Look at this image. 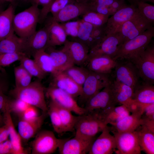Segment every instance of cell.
<instances>
[{
	"label": "cell",
	"mask_w": 154,
	"mask_h": 154,
	"mask_svg": "<svg viewBox=\"0 0 154 154\" xmlns=\"http://www.w3.org/2000/svg\"><path fill=\"white\" fill-rule=\"evenodd\" d=\"M38 6L36 3L33 4L27 9L15 15L13 21V29L19 37L26 38L36 31L40 15Z\"/></svg>",
	"instance_id": "cell-1"
},
{
	"label": "cell",
	"mask_w": 154,
	"mask_h": 154,
	"mask_svg": "<svg viewBox=\"0 0 154 154\" xmlns=\"http://www.w3.org/2000/svg\"><path fill=\"white\" fill-rule=\"evenodd\" d=\"M14 98L20 99L47 114L48 107L45 98L44 90L40 80L31 82L27 86L15 88L10 92Z\"/></svg>",
	"instance_id": "cell-2"
},
{
	"label": "cell",
	"mask_w": 154,
	"mask_h": 154,
	"mask_svg": "<svg viewBox=\"0 0 154 154\" xmlns=\"http://www.w3.org/2000/svg\"><path fill=\"white\" fill-rule=\"evenodd\" d=\"M107 125L98 111L85 113L77 116L74 127L75 135L86 139L92 138Z\"/></svg>",
	"instance_id": "cell-3"
},
{
	"label": "cell",
	"mask_w": 154,
	"mask_h": 154,
	"mask_svg": "<svg viewBox=\"0 0 154 154\" xmlns=\"http://www.w3.org/2000/svg\"><path fill=\"white\" fill-rule=\"evenodd\" d=\"M154 36L152 26L141 34L121 44L114 59L130 60L146 48Z\"/></svg>",
	"instance_id": "cell-4"
},
{
	"label": "cell",
	"mask_w": 154,
	"mask_h": 154,
	"mask_svg": "<svg viewBox=\"0 0 154 154\" xmlns=\"http://www.w3.org/2000/svg\"><path fill=\"white\" fill-rule=\"evenodd\" d=\"M90 71L82 86L81 94L78 97V104L81 106L84 105L88 100L109 85L112 81L108 74Z\"/></svg>",
	"instance_id": "cell-5"
},
{
	"label": "cell",
	"mask_w": 154,
	"mask_h": 154,
	"mask_svg": "<svg viewBox=\"0 0 154 154\" xmlns=\"http://www.w3.org/2000/svg\"><path fill=\"white\" fill-rule=\"evenodd\" d=\"M130 61L137 69L139 77L145 82L154 83V47L148 46Z\"/></svg>",
	"instance_id": "cell-6"
},
{
	"label": "cell",
	"mask_w": 154,
	"mask_h": 154,
	"mask_svg": "<svg viewBox=\"0 0 154 154\" xmlns=\"http://www.w3.org/2000/svg\"><path fill=\"white\" fill-rule=\"evenodd\" d=\"M152 26L151 24L138 11L121 26L117 33L119 35L122 44L141 34Z\"/></svg>",
	"instance_id": "cell-7"
},
{
	"label": "cell",
	"mask_w": 154,
	"mask_h": 154,
	"mask_svg": "<svg viewBox=\"0 0 154 154\" xmlns=\"http://www.w3.org/2000/svg\"><path fill=\"white\" fill-rule=\"evenodd\" d=\"M63 140L57 138L51 131L46 130L39 131L32 142L31 154L53 153L58 148Z\"/></svg>",
	"instance_id": "cell-8"
},
{
	"label": "cell",
	"mask_w": 154,
	"mask_h": 154,
	"mask_svg": "<svg viewBox=\"0 0 154 154\" xmlns=\"http://www.w3.org/2000/svg\"><path fill=\"white\" fill-rule=\"evenodd\" d=\"M111 83L88 100L83 107L85 113L93 111L105 110L116 106L117 103L112 91Z\"/></svg>",
	"instance_id": "cell-9"
},
{
	"label": "cell",
	"mask_w": 154,
	"mask_h": 154,
	"mask_svg": "<svg viewBox=\"0 0 154 154\" xmlns=\"http://www.w3.org/2000/svg\"><path fill=\"white\" fill-rule=\"evenodd\" d=\"M46 95L50 100L61 107L80 115L86 113L70 95L58 88L50 85L46 90Z\"/></svg>",
	"instance_id": "cell-10"
},
{
	"label": "cell",
	"mask_w": 154,
	"mask_h": 154,
	"mask_svg": "<svg viewBox=\"0 0 154 154\" xmlns=\"http://www.w3.org/2000/svg\"><path fill=\"white\" fill-rule=\"evenodd\" d=\"M111 87L113 95L117 103L125 106L130 113L139 110V104L133 100L134 90L116 79L111 81Z\"/></svg>",
	"instance_id": "cell-11"
},
{
	"label": "cell",
	"mask_w": 154,
	"mask_h": 154,
	"mask_svg": "<svg viewBox=\"0 0 154 154\" xmlns=\"http://www.w3.org/2000/svg\"><path fill=\"white\" fill-rule=\"evenodd\" d=\"M116 142L115 153L119 154H140V146L136 131L114 133Z\"/></svg>",
	"instance_id": "cell-12"
},
{
	"label": "cell",
	"mask_w": 154,
	"mask_h": 154,
	"mask_svg": "<svg viewBox=\"0 0 154 154\" xmlns=\"http://www.w3.org/2000/svg\"><path fill=\"white\" fill-rule=\"evenodd\" d=\"M121 44L120 37L117 33L107 35L99 44L90 50L88 59L102 55L114 59Z\"/></svg>",
	"instance_id": "cell-13"
},
{
	"label": "cell",
	"mask_w": 154,
	"mask_h": 154,
	"mask_svg": "<svg viewBox=\"0 0 154 154\" xmlns=\"http://www.w3.org/2000/svg\"><path fill=\"white\" fill-rule=\"evenodd\" d=\"M24 52L29 56L33 54L39 50H45L49 46L48 28L46 25L27 38L23 39Z\"/></svg>",
	"instance_id": "cell-14"
},
{
	"label": "cell",
	"mask_w": 154,
	"mask_h": 154,
	"mask_svg": "<svg viewBox=\"0 0 154 154\" xmlns=\"http://www.w3.org/2000/svg\"><path fill=\"white\" fill-rule=\"evenodd\" d=\"M118 62L115 68L116 79L134 90L139 84L138 71L130 60Z\"/></svg>",
	"instance_id": "cell-15"
},
{
	"label": "cell",
	"mask_w": 154,
	"mask_h": 154,
	"mask_svg": "<svg viewBox=\"0 0 154 154\" xmlns=\"http://www.w3.org/2000/svg\"><path fill=\"white\" fill-rule=\"evenodd\" d=\"M94 138L86 139L75 135L70 139H63L58 147L60 154H86L88 153Z\"/></svg>",
	"instance_id": "cell-16"
},
{
	"label": "cell",
	"mask_w": 154,
	"mask_h": 154,
	"mask_svg": "<svg viewBox=\"0 0 154 154\" xmlns=\"http://www.w3.org/2000/svg\"><path fill=\"white\" fill-rule=\"evenodd\" d=\"M110 127L107 125L101 133L92 143L88 154H112L116 149V140L111 134Z\"/></svg>",
	"instance_id": "cell-17"
},
{
	"label": "cell",
	"mask_w": 154,
	"mask_h": 154,
	"mask_svg": "<svg viewBox=\"0 0 154 154\" xmlns=\"http://www.w3.org/2000/svg\"><path fill=\"white\" fill-rule=\"evenodd\" d=\"M138 11L133 4L126 5L108 18L106 23V35L117 33L120 27Z\"/></svg>",
	"instance_id": "cell-18"
},
{
	"label": "cell",
	"mask_w": 154,
	"mask_h": 154,
	"mask_svg": "<svg viewBox=\"0 0 154 154\" xmlns=\"http://www.w3.org/2000/svg\"><path fill=\"white\" fill-rule=\"evenodd\" d=\"M63 48L69 53L74 65L85 66L88 59L89 48L81 42L67 40Z\"/></svg>",
	"instance_id": "cell-19"
},
{
	"label": "cell",
	"mask_w": 154,
	"mask_h": 154,
	"mask_svg": "<svg viewBox=\"0 0 154 154\" xmlns=\"http://www.w3.org/2000/svg\"><path fill=\"white\" fill-rule=\"evenodd\" d=\"M52 76L53 79L50 86L62 90L74 99L81 94L82 87L63 72L57 73Z\"/></svg>",
	"instance_id": "cell-20"
},
{
	"label": "cell",
	"mask_w": 154,
	"mask_h": 154,
	"mask_svg": "<svg viewBox=\"0 0 154 154\" xmlns=\"http://www.w3.org/2000/svg\"><path fill=\"white\" fill-rule=\"evenodd\" d=\"M88 10L84 2H74L68 4L52 18L58 23H64L82 16Z\"/></svg>",
	"instance_id": "cell-21"
},
{
	"label": "cell",
	"mask_w": 154,
	"mask_h": 154,
	"mask_svg": "<svg viewBox=\"0 0 154 154\" xmlns=\"http://www.w3.org/2000/svg\"><path fill=\"white\" fill-rule=\"evenodd\" d=\"M142 113L141 112L131 113L119 121L111 124L110 131L112 133H120L135 131L142 124Z\"/></svg>",
	"instance_id": "cell-22"
},
{
	"label": "cell",
	"mask_w": 154,
	"mask_h": 154,
	"mask_svg": "<svg viewBox=\"0 0 154 154\" xmlns=\"http://www.w3.org/2000/svg\"><path fill=\"white\" fill-rule=\"evenodd\" d=\"M117 63V61L112 58L102 55L88 59L85 66H86V67L92 71L108 74L115 68Z\"/></svg>",
	"instance_id": "cell-23"
},
{
	"label": "cell",
	"mask_w": 154,
	"mask_h": 154,
	"mask_svg": "<svg viewBox=\"0 0 154 154\" xmlns=\"http://www.w3.org/2000/svg\"><path fill=\"white\" fill-rule=\"evenodd\" d=\"M54 47L48 46L45 51L51 57L57 73L63 72L74 65L69 53L64 48L57 50Z\"/></svg>",
	"instance_id": "cell-24"
},
{
	"label": "cell",
	"mask_w": 154,
	"mask_h": 154,
	"mask_svg": "<svg viewBox=\"0 0 154 154\" xmlns=\"http://www.w3.org/2000/svg\"><path fill=\"white\" fill-rule=\"evenodd\" d=\"M47 114L42 113L41 117L33 122L19 119L18 123V133L21 139L26 141L35 136L39 131Z\"/></svg>",
	"instance_id": "cell-25"
},
{
	"label": "cell",
	"mask_w": 154,
	"mask_h": 154,
	"mask_svg": "<svg viewBox=\"0 0 154 154\" xmlns=\"http://www.w3.org/2000/svg\"><path fill=\"white\" fill-rule=\"evenodd\" d=\"M46 25L48 32L49 46L64 44L67 40V35L60 24L51 18Z\"/></svg>",
	"instance_id": "cell-26"
},
{
	"label": "cell",
	"mask_w": 154,
	"mask_h": 154,
	"mask_svg": "<svg viewBox=\"0 0 154 154\" xmlns=\"http://www.w3.org/2000/svg\"><path fill=\"white\" fill-rule=\"evenodd\" d=\"M133 100L142 105L154 103V86L153 84L144 82L139 84L134 90Z\"/></svg>",
	"instance_id": "cell-27"
},
{
	"label": "cell",
	"mask_w": 154,
	"mask_h": 154,
	"mask_svg": "<svg viewBox=\"0 0 154 154\" xmlns=\"http://www.w3.org/2000/svg\"><path fill=\"white\" fill-rule=\"evenodd\" d=\"M15 52L24 53V44L23 39L13 32L0 41V54Z\"/></svg>",
	"instance_id": "cell-28"
},
{
	"label": "cell",
	"mask_w": 154,
	"mask_h": 154,
	"mask_svg": "<svg viewBox=\"0 0 154 154\" xmlns=\"http://www.w3.org/2000/svg\"><path fill=\"white\" fill-rule=\"evenodd\" d=\"M136 131L141 151L147 154H154V132L142 125Z\"/></svg>",
	"instance_id": "cell-29"
},
{
	"label": "cell",
	"mask_w": 154,
	"mask_h": 154,
	"mask_svg": "<svg viewBox=\"0 0 154 154\" xmlns=\"http://www.w3.org/2000/svg\"><path fill=\"white\" fill-rule=\"evenodd\" d=\"M10 112L3 115L5 124L8 126L9 129V137L13 147V154H25L27 152L23 147L21 138L16 131L13 123Z\"/></svg>",
	"instance_id": "cell-30"
},
{
	"label": "cell",
	"mask_w": 154,
	"mask_h": 154,
	"mask_svg": "<svg viewBox=\"0 0 154 154\" xmlns=\"http://www.w3.org/2000/svg\"><path fill=\"white\" fill-rule=\"evenodd\" d=\"M14 12V6L10 4L0 14V41L14 32L13 25Z\"/></svg>",
	"instance_id": "cell-31"
},
{
	"label": "cell",
	"mask_w": 154,
	"mask_h": 154,
	"mask_svg": "<svg viewBox=\"0 0 154 154\" xmlns=\"http://www.w3.org/2000/svg\"><path fill=\"white\" fill-rule=\"evenodd\" d=\"M130 112L124 105L115 106L113 108L101 112L102 117L105 123L108 125L116 123L126 116Z\"/></svg>",
	"instance_id": "cell-32"
},
{
	"label": "cell",
	"mask_w": 154,
	"mask_h": 154,
	"mask_svg": "<svg viewBox=\"0 0 154 154\" xmlns=\"http://www.w3.org/2000/svg\"><path fill=\"white\" fill-rule=\"evenodd\" d=\"M33 56V59L44 73H50L52 75L57 73L51 57L45 50L37 51Z\"/></svg>",
	"instance_id": "cell-33"
},
{
	"label": "cell",
	"mask_w": 154,
	"mask_h": 154,
	"mask_svg": "<svg viewBox=\"0 0 154 154\" xmlns=\"http://www.w3.org/2000/svg\"><path fill=\"white\" fill-rule=\"evenodd\" d=\"M94 26L82 20H80L79 27L76 40L83 43L89 50L93 46L92 35Z\"/></svg>",
	"instance_id": "cell-34"
},
{
	"label": "cell",
	"mask_w": 154,
	"mask_h": 154,
	"mask_svg": "<svg viewBox=\"0 0 154 154\" xmlns=\"http://www.w3.org/2000/svg\"><path fill=\"white\" fill-rule=\"evenodd\" d=\"M52 101L53 102L59 115L64 132L73 131L74 129L77 116L73 115L70 110Z\"/></svg>",
	"instance_id": "cell-35"
},
{
	"label": "cell",
	"mask_w": 154,
	"mask_h": 154,
	"mask_svg": "<svg viewBox=\"0 0 154 154\" xmlns=\"http://www.w3.org/2000/svg\"><path fill=\"white\" fill-rule=\"evenodd\" d=\"M90 70L83 66L74 65L63 72L75 83L82 87L89 73Z\"/></svg>",
	"instance_id": "cell-36"
},
{
	"label": "cell",
	"mask_w": 154,
	"mask_h": 154,
	"mask_svg": "<svg viewBox=\"0 0 154 154\" xmlns=\"http://www.w3.org/2000/svg\"><path fill=\"white\" fill-rule=\"evenodd\" d=\"M20 61V65L33 77L40 80L43 79L47 74L41 70L34 59H31L28 56H24Z\"/></svg>",
	"instance_id": "cell-37"
},
{
	"label": "cell",
	"mask_w": 154,
	"mask_h": 154,
	"mask_svg": "<svg viewBox=\"0 0 154 154\" xmlns=\"http://www.w3.org/2000/svg\"><path fill=\"white\" fill-rule=\"evenodd\" d=\"M14 73L15 88H21L25 87L31 82L33 76L20 65L15 68Z\"/></svg>",
	"instance_id": "cell-38"
},
{
	"label": "cell",
	"mask_w": 154,
	"mask_h": 154,
	"mask_svg": "<svg viewBox=\"0 0 154 154\" xmlns=\"http://www.w3.org/2000/svg\"><path fill=\"white\" fill-rule=\"evenodd\" d=\"M48 107L47 114L50 117L54 131L58 134L64 132L59 115L52 101L50 100Z\"/></svg>",
	"instance_id": "cell-39"
},
{
	"label": "cell",
	"mask_w": 154,
	"mask_h": 154,
	"mask_svg": "<svg viewBox=\"0 0 154 154\" xmlns=\"http://www.w3.org/2000/svg\"><path fill=\"white\" fill-rule=\"evenodd\" d=\"M82 20L95 26H100L106 24L109 16L88 10L82 16Z\"/></svg>",
	"instance_id": "cell-40"
},
{
	"label": "cell",
	"mask_w": 154,
	"mask_h": 154,
	"mask_svg": "<svg viewBox=\"0 0 154 154\" xmlns=\"http://www.w3.org/2000/svg\"><path fill=\"white\" fill-rule=\"evenodd\" d=\"M139 11L151 23L154 22V6L137 0L135 2Z\"/></svg>",
	"instance_id": "cell-41"
},
{
	"label": "cell",
	"mask_w": 154,
	"mask_h": 154,
	"mask_svg": "<svg viewBox=\"0 0 154 154\" xmlns=\"http://www.w3.org/2000/svg\"><path fill=\"white\" fill-rule=\"evenodd\" d=\"M25 56H27L23 52L0 54V67L8 66L16 61H20L23 57Z\"/></svg>",
	"instance_id": "cell-42"
},
{
	"label": "cell",
	"mask_w": 154,
	"mask_h": 154,
	"mask_svg": "<svg viewBox=\"0 0 154 154\" xmlns=\"http://www.w3.org/2000/svg\"><path fill=\"white\" fill-rule=\"evenodd\" d=\"M37 108L30 105L21 115L18 116L19 119L30 122L36 121L41 117L39 115Z\"/></svg>",
	"instance_id": "cell-43"
},
{
	"label": "cell",
	"mask_w": 154,
	"mask_h": 154,
	"mask_svg": "<svg viewBox=\"0 0 154 154\" xmlns=\"http://www.w3.org/2000/svg\"><path fill=\"white\" fill-rule=\"evenodd\" d=\"M30 105L23 100L18 98L11 99L9 109L11 112L18 116L21 115Z\"/></svg>",
	"instance_id": "cell-44"
},
{
	"label": "cell",
	"mask_w": 154,
	"mask_h": 154,
	"mask_svg": "<svg viewBox=\"0 0 154 154\" xmlns=\"http://www.w3.org/2000/svg\"><path fill=\"white\" fill-rule=\"evenodd\" d=\"M106 35V24L100 26H94L92 35V48L99 44Z\"/></svg>",
	"instance_id": "cell-45"
},
{
	"label": "cell",
	"mask_w": 154,
	"mask_h": 154,
	"mask_svg": "<svg viewBox=\"0 0 154 154\" xmlns=\"http://www.w3.org/2000/svg\"><path fill=\"white\" fill-rule=\"evenodd\" d=\"M67 35L76 38L78 35L80 24V20L67 22L60 23Z\"/></svg>",
	"instance_id": "cell-46"
},
{
	"label": "cell",
	"mask_w": 154,
	"mask_h": 154,
	"mask_svg": "<svg viewBox=\"0 0 154 154\" xmlns=\"http://www.w3.org/2000/svg\"><path fill=\"white\" fill-rule=\"evenodd\" d=\"M55 0H37L35 3L38 5L42 7L40 10L39 23H42L46 18L50 10L52 4Z\"/></svg>",
	"instance_id": "cell-47"
},
{
	"label": "cell",
	"mask_w": 154,
	"mask_h": 154,
	"mask_svg": "<svg viewBox=\"0 0 154 154\" xmlns=\"http://www.w3.org/2000/svg\"><path fill=\"white\" fill-rule=\"evenodd\" d=\"M74 2L71 0H55L51 5L50 12L54 17L68 4Z\"/></svg>",
	"instance_id": "cell-48"
},
{
	"label": "cell",
	"mask_w": 154,
	"mask_h": 154,
	"mask_svg": "<svg viewBox=\"0 0 154 154\" xmlns=\"http://www.w3.org/2000/svg\"><path fill=\"white\" fill-rule=\"evenodd\" d=\"M141 119L143 120H154V103L145 105Z\"/></svg>",
	"instance_id": "cell-49"
},
{
	"label": "cell",
	"mask_w": 154,
	"mask_h": 154,
	"mask_svg": "<svg viewBox=\"0 0 154 154\" xmlns=\"http://www.w3.org/2000/svg\"><path fill=\"white\" fill-rule=\"evenodd\" d=\"M10 100L5 94L0 92V112L3 115L10 112L9 104Z\"/></svg>",
	"instance_id": "cell-50"
},
{
	"label": "cell",
	"mask_w": 154,
	"mask_h": 154,
	"mask_svg": "<svg viewBox=\"0 0 154 154\" xmlns=\"http://www.w3.org/2000/svg\"><path fill=\"white\" fill-rule=\"evenodd\" d=\"M126 5L125 3L124 0H114L108 7L110 16L113 15Z\"/></svg>",
	"instance_id": "cell-51"
},
{
	"label": "cell",
	"mask_w": 154,
	"mask_h": 154,
	"mask_svg": "<svg viewBox=\"0 0 154 154\" xmlns=\"http://www.w3.org/2000/svg\"><path fill=\"white\" fill-rule=\"evenodd\" d=\"M0 154H13L12 146L8 139L0 143Z\"/></svg>",
	"instance_id": "cell-52"
},
{
	"label": "cell",
	"mask_w": 154,
	"mask_h": 154,
	"mask_svg": "<svg viewBox=\"0 0 154 154\" xmlns=\"http://www.w3.org/2000/svg\"><path fill=\"white\" fill-rule=\"evenodd\" d=\"M4 71L0 67V92L5 94L8 90L9 86L7 80L4 75Z\"/></svg>",
	"instance_id": "cell-53"
},
{
	"label": "cell",
	"mask_w": 154,
	"mask_h": 154,
	"mask_svg": "<svg viewBox=\"0 0 154 154\" xmlns=\"http://www.w3.org/2000/svg\"><path fill=\"white\" fill-rule=\"evenodd\" d=\"M9 134V129L6 124L0 127V143L8 139Z\"/></svg>",
	"instance_id": "cell-54"
},
{
	"label": "cell",
	"mask_w": 154,
	"mask_h": 154,
	"mask_svg": "<svg viewBox=\"0 0 154 154\" xmlns=\"http://www.w3.org/2000/svg\"><path fill=\"white\" fill-rule=\"evenodd\" d=\"M5 125V119L3 115L0 112V127Z\"/></svg>",
	"instance_id": "cell-55"
},
{
	"label": "cell",
	"mask_w": 154,
	"mask_h": 154,
	"mask_svg": "<svg viewBox=\"0 0 154 154\" xmlns=\"http://www.w3.org/2000/svg\"><path fill=\"white\" fill-rule=\"evenodd\" d=\"M4 2L0 0V14L2 13L4 10L3 9V4Z\"/></svg>",
	"instance_id": "cell-56"
},
{
	"label": "cell",
	"mask_w": 154,
	"mask_h": 154,
	"mask_svg": "<svg viewBox=\"0 0 154 154\" xmlns=\"http://www.w3.org/2000/svg\"><path fill=\"white\" fill-rule=\"evenodd\" d=\"M138 1H143L145 2H150L154 3V0H138Z\"/></svg>",
	"instance_id": "cell-57"
},
{
	"label": "cell",
	"mask_w": 154,
	"mask_h": 154,
	"mask_svg": "<svg viewBox=\"0 0 154 154\" xmlns=\"http://www.w3.org/2000/svg\"><path fill=\"white\" fill-rule=\"evenodd\" d=\"M30 1L33 3H35L37 0H30Z\"/></svg>",
	"instance_id": "cell-58"
},
{
	"label": "cell",
	"mask_w": 154,
	"mask_h": 154,
	"mask_svg": "<svg viewBox=\"0 0 154 154\" xmlns=\"http://www.w3.org/2000/svg\"><path fill=\"white\" fill-rule=\"evenodd\" d=\"M1 0L5 2L11 1H12L13 0Z\"/></svg>",
	"instance_id": "cell-59"
},
{
	"label": "cell",
	"mask_w": 154,
	"mask_h": 154,
	"mask_svg": "<svg viewBox=\"0 0 154 154\" xmlns=\"http://www.w3.org/2000/svg\"><path fill=\"white\" fill-rule=\"evenodd\" d=\"M73 1H77L78 2H82L83 0H71Z\"/></svg>",
	"instance_id": "cell-60"
},
{
	"label": "cell",
	"mask_w": 154,
	"mask_h": 154,
	"mask_svg": "<svg viewBox=\"0 0 154 154\" xmlns=\"http://www.w3.org/2000/svg\"><path fill=\"white\" fill-rule=\"evenodd\" d=\"M133 0L134 1H135V2L137 0Z\"/></svg>",
	"instance_id": "cell-61"
}]
</instances>
